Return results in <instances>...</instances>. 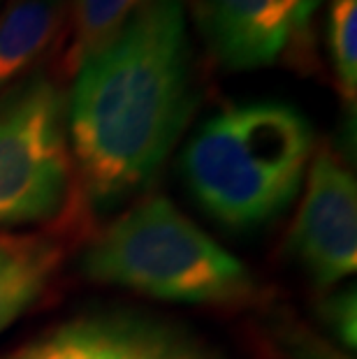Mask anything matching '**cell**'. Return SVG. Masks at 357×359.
<instances>
[{
    "label": "cell",
    "mask_w": 357,
    "mask_h": 359,
    "mask_svg": "<svg viewBox=\"0 0 357 359\" xmlns=\"http://www.w3.org/2000/svg\"><path fill=\"white\" fill-rule=\"evenodd\" d=\"M195 104L184 0H147L74 74L67 142L86 204L109 211L147 188Z\"/></svg>",
    "instance_id": "6da1fadb"
},
{
    "label": "cell",
    "mask_w": 357,
    "mask_h": 359,
    "mask_svg": "<svg viewBox=\"0 0 357 359\" xmlns=\"http://www.w3.org/2000/svg\"><path fill=\"white\" fill-rule=\"evenodd\" d=\"M314 142V128L297 107L276 100L227 104L186 144L184 179L220 225L255 230L297 197Z\"/></svg>",
    "instance_id": "7a4b0ae2"
},
{
    "label": "cell",
    "mask_w": 357,
    "mask_h": 359,
    "mask_svg": "<svg viewBox=\"0 0 357 359\" xmlns=\"http://www.w3.org/2000/svg\"><path fill=\"white\" fill-rule=\"evenodd\" d=\"M86 278L154 299L237 309L257 278L167 197L151 195L109 223L79 259Z\"/></svg>",
    "instance_id": "3957f363"
},
{
    "label": "cell",
    "mask_w": 357,
    "mask_h": 359,
    "mask_svg": "<svg viewBox=\"0 0 357 359\" xmlns=\"http://www.w3.org/2000/svg\"><path fill=\"white\" fill-rule=\"evenodd\" d=\"M74 167L56 83L35 74L0 100V227L54 220L70 202Z\"/></svg>",
    "instance_id": "277c9868"
},
{
    "label": "cell",
    "mask_w": 357,
    "mask_h": 359,
    "mask_svg": "<svg viewBox=\"0 0 357 359\" xmlns=\"http://www.w3.org/2000/svg\"><path fill=\"white\" fill-rule=\"evenodd\" d=\"M290 248L318 287H332L355 273L357 186L348 167L330 151H321L309 167Z\"/></svg>",
    "instance_id": "5b68a950"
},
{
    "label": "cell",
    "mask_w": 357,
    "mask_h": 359,
    "mask_svg": "<svg viewBox=\"0 0 357 359\" xmlns=\"http://www.w3.org/2000/svg\"><path fill=\"white\" fill-rule=\"evenodd\" d=\"M321 0H195L207 47L232 70L269 65L309 26Z\"/></svg>",
    "instance_id": "8992f818"
},
{
    "label": "cell",
    "mask_w": 357,
    "mask_h": 359,
    "mask_svg": "<svg viewBox=\"0 0 357 359\" xmlns=\"http://www.w3.org/2000/svg\"><path fill=\"white\" fill-rule=\"evenodd\" d=\"M63 248L47 234H0V334L47 292Z\"/></svg>",
    "instance_id": "52a82bcc"
},
{
    "label": "cell",
    "mask_w": 357,
    "mask_h": 359,
    "mask_svg": "<svg viewBox=\"0 0 357 359\" xmlns=\"http://www.w3.org/2000/svg\"><path fill=\"white\" fill-rule=\"evenodd\" d=\"M65 0H10L0 10V90L40 60L63 30Z\"/></svg>",
    "instance_id": "ba28073f"
},
{
    "label": "cell",
    "mask_w": 357,
    "mask_h": 359,
    "mask_svg": "<svg viewBox=\"0 0 357 359\" xmlns=\"http://www.w3.org/2000/svg\"><path fill=\"white\" fill-rule=\"evenodd\" d=\"M107 359H223L211 343L177 323L149 316H114Z\"/></svg>",
    "instance_id": "9c48e42d"
},
{
    "label": "cell",
    "mask_w": 357,
    "mask_h": 359,
    "mask_svg": "<svg viewBox=\"0 0 357 359\" xmlns=\"http://www.w3.org/2000/svg\"><path fill=\"white\" fill-rule=\"evenodd\" d=\"M144 3L147 0H72L67 12L70 28L60 60L63 72L77 74L79 67L100 51Z\"/></svg>",
    "instance_id": "30bf717a"
},
{
    "label": "cell",
    "mask_w": 357,
    "mask_h": 359,
    "mask_svg": "<svg viewBox=\"0 0 357 359\" xmlns=\"http://www.w3.org/2000/svg\"><path fill=\"white\" fill-rule=\"evenodd\" d=\"M114 316H81L47 330L0 359H107Z\"/></svg>",
    "instance_id": "8fae6325"
},
{
    "label": "cell",
    "mask_w": 357,
    "mask_h": 359,
    "mask_svg": "<svg viewBox=\"0 0 357 359\" xmlns=\"http://www.w3.org/2000/svg\"><path fill=\"white\" fill-rule=\"evenodd\" d=\"M328 47L339 93L355 104L357 97V0H330Z\"/></svg>",
    "instance_id": "7c38bea8"
},
{
    "label": "cell",
    "mask_w": 357,
    "mask_h": 359,
    "mask_svg": "<svg viewBox=\"0 0 357 359\" xmlns=\"http://www.w3.org/2000/svg\"><path fill=\"white\" fill-rule=\"evenodd\" d=\"M357 304H355V287L341 290L337 294H330L321 306L323 323L330 327V332L344 343L346 348H355L357 339Z\"/></svg>",
    "instance_id": "4fadbf2b"
}]
</instances>
